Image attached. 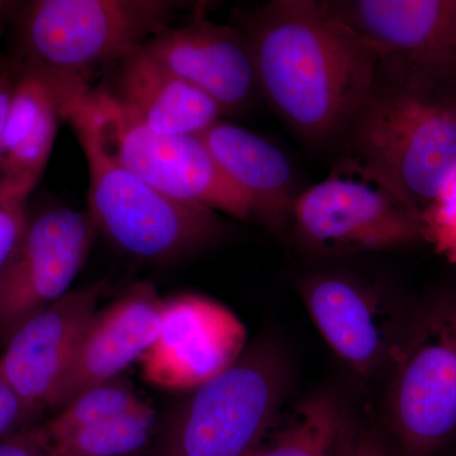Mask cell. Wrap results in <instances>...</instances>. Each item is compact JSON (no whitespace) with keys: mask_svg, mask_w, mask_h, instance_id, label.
I'll list each match as a JSON object with an SVG mask.
<instances>
[{"mask_svg":"<svg viewBox=\"0 0 456 456\" xmlns=\"http://www.w3.org/2000/svg\"><path fill=\"white\" fill-rule=\"evenodd\" d=\"M389 417L404 456H432L456 434V298L435 303L403 338Z\"/></svg>","mask_w":456,"mask_h":456,"instance_id":"8","label":"cell"},{"mask_svg":"<svg viewBox=\"0 0 456 456\" xmlns=\"http://www.w3.org/2000/svg\"><path fill=\"white\" fill-rule=\"evenodd\" d=\"M248 331L221 303L180 294L163 299L160 327L140 359L143 379L174 392H191L224 373L244 355Z\"/></svg>","mask_w":456,"mask_h":456,"instance_id":"10","label":"cell"},{"mask_svg":"<svg viewBox=\"0 0 456 456\" xmlns=\"http://www.w3.org/2000/svg\"><path fill=\"white\" fill-rule=\"evenodd\" d=\"M326 5L379 57L456 77L452 0H329Z\"/></svg>","mask_w":456,"mask_h":456,"instance_id":"13","label":"cell"},{"mask_svg":"<svg viewBox=\"0 0 456 456\" xmlns=\"http://www.w3.org/2000/svg\"><path fill=\"white\" fill-rule=\"evenodd\" d=\"M143 51L217 104L224 116L261 97L250 45L239 26L215 22L196 5L182 23L150 38Z\"/></svg>","mask_w":456,"mask_h":456,"instance_id":"12","label":"cell"},{"mask_svg":"<svg viewBox=\"0 0 456 456\" xmlns=\"http://www.w3.org/2000/svg\"><path fill=\"white\" fill-rule=\"evenodd\" d=\"M35 419L0 369V439L35 425Z\"/></svg>","mask_w":456,"mask_h":456,"instance_id":"24","label":"cell"},{"mask_svg":"<svg viewBox=\"0 0 456 456\" xmlns=\"http://www.w3.org/2000/svg\"><path fill=\"white\" fill-rule=\"evenodd\" d=\"M98 86L134 121L163 134H202L220 121L208 95L147 55L142 47L110 66Z\"/></svg>","mask_w":456,"mask_h":456,"instance_id":"17","label":"cell"},{"mask_svg":"<svg viewBox=\"0 0 456 456\" xmlns=\"http://www.w3.org/2000/svg\"><path fill=\"white\" fill-rule=\"evenodd\" d=\"M158 431L155 411L146 404L47 443L53 456H145Z\"/></svg>","mask_w":456,"mask_h":456,"instance_id":"20","label":"cell"},{"mask_svg":"<svg viewBox=\"0 0 456 456\" xmlns=\"http://www.w3.org/2000/svg\"><path fill=\"white\" fill-rule=\"evenodd\" d=\"M132 384L123 378L97 384L77 395L41 424L47 441L60 439L89 426L101 424L146 406Z\"/></svg>","mask_w":456,"mask_h":456,"instance_id":"21","label":"cell"},{"mask_svg":"<svg viewBox=\"0 0 456 456\" xmlns=\"http://www.w3.org/2000/svg\"><path fill=\"white\" fill-rule=\"evenodd\" d=\"M196 5L176 0H31L13 27L20 68L74 74L88 79L112 66Z\"/></svg>","mask_w":456,"mask_h":456,"instance_id":"4","label":"cell"},{"mask_svg":"<svg viewBox=\"0 0 456 456\" xmlns=\"http://www.w3.org/2000/svg\"><path fill=\"white\" fill-rule=\"evenodd\" d=\"M84 104L107 151L152 187L180 202L254 221L248 198L227 178L202 137L151 131L101 88L90 86Z\"/></svg>","mask_w":456,"mask_h":456,"instance_id":"7","label":"cell"},{"mask_svg":"<svg viewBox=\"0 0 456 456\" xmlns=\"http://www.w3.org/2000/svg\"><path fill=\"white\" fill-rule=\"evenodd\" d=\"M303 292L318 331L353 370L365 377L387 359L395 362L403 338L373 289L345 275L323 274L312 278Z\"/></svg>","mask_w":456,"mask_h":456,"instance_id":"14","label":"cell"},{"mask_svg":"<svg viewBox=\"0 0 456 456\" xmlns=\"http://www.w3.org/2000/svg\"><path fill=\"white\" fill-rule=\"evenodd\" d=\"M161 305L163 299L154 285L141 281L99 308L86 327L53 410L90 387L121 377L131 364L140 362L158 336Z\"/></svg>","mask_w":456,"mask_h":456,"instance_id":"15","label":"cell"},{"mask_svg":"<svg viewBox=\"0 0 456 456\" xmlns=\"http://www.w3.org/2000/svg\"><path fill=\"white\" fill-rule=\"evenodd\" d=\"M227 178L248 198L254 221L281 230L292 220L296 176L277 146L241 126L217 121L200 134Z\"/></svg>","mask_w":456,"mask_h":456,"instance_id":"18","label":"cell"},{"mask_svg":"<svg viewBox=\"0 0 456 456\" xmlns=\"http://www.w3.org/2000/svg\"><path fill=\"white\" fill-rule=\"evenodd\" d=\"M261 97L307 145L342 142L379 55L317 0H275L242 17Z\"/></svg>","mask_w":456,"mask_h":456,"instance_id":"1","label":"cell"},{"mask_svg":"<svg viewBox=\"0 0 456 456\" xmlns=\"http://www.w3.org/2000/svg\"><path fill=\"white\" fill-rule=\"evenodd\" d=\"M97 233L88 211L53 206L31 212L0 281V346L29 317L71 292Z\"/></svg>","mask_w":456,"mask_h":456,"instance_id":"9","label":"cell"},{"mask_svg":"<svg viewBox=\"0 0 456 456\" xmlns=\"http://www.w3.org/2000/svg\"><path fill=\"white\" fill-rule=\"evenodd\" d=\"M283 382L273 351H245L233 367L189 392L147 456H248L277 419Z\"/></svg>","mask_w":456,"mask_h":456,"instance_id":"5","label":"cell"},{"mask_svg":"<svg viewBox=\"0 0 456 456\" xmlns=\"http://www.w3.org/2000/svg\"><path fill=\"white\" fill-rule=\"evenodd\" d=\"M106 289V283L98 281L71 290L18 326L3 345L0 369L36 417L53 410Z\"/></svg>","mask_w":456,"mask_h":456,"instance_id":"11","label":"cell"},{"mask_svg":"<svg viewBox=\"0 0 456 456\" xmlns=\"http://www.w3.org/2000/svg\"><path fill=\"white\" fill-rule=\"evenodd\" d=\"M38 183L25 176L0 175V281L25 235L31 216L29 198Z\"/></svg>","mask_w":456,"mask_h":456,"instance_id":"22","label":"cell"},{"mask_svg":"<svg viewBox=\"0 0 456 456\" xmlns=\"http://www.w3.org/2000/svg\"><path fill=\"white\" fill-rule=\"evenodd\" d=\"M346 426L334 398L314 395L277 417L248 456H332Z\"/></svg>","mask_w":456,"mask_h":456,"instance_id":"19","label":"cell"},{"mask_svg":"<svg viewBox=\"0 0 456 456\" xmlns=\"http://www.w3.org/2000/svg\"><path fill=\"white\" fill-rule=\"evenodd\" d=\"M452 5H454V16H455V22H456V0H452Z\"/></svg>","mask_w":456,"mask_h":456,"instance_id":"29","label":"cell"},{"mask_svg":"<svg viewBox=\"0 0 456 456\" xmlns=\"http://www.w3.org/2000/svg\"><path fill=\"white\" fill-rule=\"evenodd\" d=\"M17 68L0 175L40 182L60 126L68 122L90 84L79 75Z\"/></svg>","mask_w":456,"mask_h":456,"instance_id":"16","label":"cell"},{"mask_svg":"<svg viewBox=\"0 0 456 456\" xmlns=\"http://www.w3.org/2000/svg\"><path fill=\"white\" fill-rule=\"evenodd\" d=\"M0 456H53L41 424L0 439Z\"/></svg>","mask_w":456,"mask_h":456,"instance_id":"25","label":"cell"},{"mask_svg":"<svg viewBox=\"0 0 456 456\" xmlns=\"http://www.w3.org/2000/svg\"><path fill=\"white\" fill-rule=\"evenodd\" d=\"M145 456H147V455H145Z\"/></svg>","mask_w":456,"mask_h":456,"instance_id":"30","label":"cell"},{"mask_svg":"<svg viewBox=\"0 0 456 456\" xmlns=\"http://www.w3.org/2000/svg\"><path fill=\"white\" fill-rule=\"evenodd\" d=\"M68 122L88 167L86 211L113 245L140 260L169 263L217 239V212L167 196L107 151L84 98Z\"/></svg>","mask_w":456,"mask_h":456,"instance_id":"3","label":"cell"},{"mask_svg":"<svg viewBox=\"0 0 456 456\" xmlns=\"http://www.w3.org/2000/svg\"><path fill=\"white\" fill-rule=\"evenodd\" d=\"M292 220L305 244L331 255L395 250L424 240L419 212L351 156L301 191Z\"/></svg>","mask_w":456,"mask_h":456,"instance_id":"6","label":"cell"},{"mask_svg":"<svg viewBox=\"0 0 456 456\" xmlns=\"http://www.w3.org/2000/svg\"><path fill=\"white\" fill-rule=\"evenodd\" d=\"M422 237L437 254L456 264V171L419 215Z\"/></svg>","mask_w":456,"mask_h":456,"instance_id":"23","label":"cell"},{"mask_svg":"<svg viewBox=\"0 0 456 456\" xmlns=\"http://www.w3.org/2000/svg\"><path fill=\"white\" fill-rule=\"evenodd\" d=\"M18 75L20 70L11 60L0 62V169H2L3 156H4L9 108H11L12 95H13Z\"/></svg>","mask_w":456,"mask_h":456,"instance_id":"26","label":"cell"},{"mask_svg":"<svg viewBox=\"0 0 456 456\" xmlns=\"http://www.w3.org/2000/svg\"><path fill=\"white\" fill-rule=\"evenodd\" d=\"M342 142L421 215L456 171V77L379 57Z\"/></svg>","mask_w":456,"mask_h":456,"instance_id":"2","label":"cell"},{"mask_svg":"<svg viewBox=\"0 0 456 456\" xmlns=\"http://www.w3.org/2000/svg\"><path fill=\"white\" fill-rule=\"evenodd\" d=\"M23 4L25 2L20 0H0V40L13 27Z\"/></svg>","mask_w":456,"mask_h":456,"instance_id":"28","label":"cell"},{"mask_svg":"<svg viewBox=\"0 0 456 456\" xmlns=\"http://www.w3.org/2000/svg\"><path fill=\"white\" fill-rule=\"evenodd\" d=\"M332 456H389L386 449L373 437L351 430L349 426L342 432Z\"/></svg>","mask_w":456,"mask_h":456,"instance_id":"27","label":"cell"}]
</instances>
